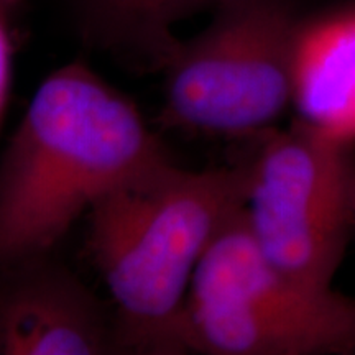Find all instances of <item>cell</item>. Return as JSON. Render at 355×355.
<instances>
[{
	"label": "cell",
	"mask_w": 355,
	"mask_h": 355,
	"mask_svg": "<svg viewBox=\"0 0 355 355\" xmlns=\"http://www.w3.org/2000/svg\"><path fill=\"white\" fill-rule=\"evenodd\" d=\"M352 148L298 119L260 133L243 163L248 234L275 268L314 290H331L352 241Z\"/></svg>",
	"instance_id": "cell-5"
},
{
	"label": "cell",
	"mask_w": 355,
	"mask_h": 355,
	"mask_svg": "<svg viewBox=\"0 0 355 355\" xmlns=\"http://www.w3.org/2000/svg\"><path fill=\"white\" fill-rule=\"evenodd\" d=\"M352 241H355V211H354V227H352Z\"/></svg>",
	"instance_id": "cell-12"
},
{
	"label": "cell",
	"mask_w": 355,
	"mask_h": 355,
	"mask_svg": "<svg viewBox=\"0 0 355 355\" xmlns=\"http://www.w3.org/2000/svg\"><path fill=\"white\" fill-rule=\"evenodd\" d=\"M163 69L162 121L212 137L260 135L293 104L301 21L286 0H219Z\"/></svg>",
	"instance_id": "cell-4"
},
{
	"label": "cell",
	"mask_w": 355,
	"mask_h": 355,
	"mask_svg": "<svg viewBox=\"0 0 355 355\" xmlns=\"http://www.w3.org/2000/svg\"><path fill=\"white\" fill-rule=\"evenodd\" d=\"M112 355H191L188 350L168 343H123L115 337Z\"/></svg>",
	"instance_id": "cell-10"
},
{
	"label": "cell",
	"mask_w": 355,
	"mask_h": 355,
	"mask_svg": "<svg viewBox=\"0 0 355 355\" xmlns=\"http://www.w3.org/2000/svg\"><path fill=\"white\" fill-rule=\"evenodd\" d=\"M170 163L128 97L83 63L56 69L0 162V268L46 257L102 199Z\"/></svg>",
	"instance_id": "cell-1"
},
{
	"label": "cell",
	"mask_w": 355,
	"mask_h": 355,
	"mask_svg": "<svg viewBox=\"0 0 355 355\" xmlns=\"http://www.w3.org/2000/svg\"><path fill=\"white\" fill-rule=\"evenodd\" d=\"M115 327L83 282L46 257L0 268V355H112Z\"/></svg>",
	"instance_id": "cell-6"
},
{
	"label": "cell",
	"mask_w": 355,
	"mask_h": 355,
	"mask_svg": "<svg viewBox=\"0 0 355 355\" xmlns=\"http://www.w3.org/2000/svg\"><path fill=\"white\" fill-rule=\"evenodd\" d=\"M2 10L3 7L0 6V123H2L3 110H6V102L8 87H10L12 74V46L6 24H3Z\"/></svg>",
	"instance_id": "cell-9"
},
{
	"label": "cell",
	"mask_w": 355,
	"mask_h": 355,
	"mask_svg": "<svg viewBox=\"0 0 355 355\" xmlns=\"http://www.w3.org/2000/svg\"><path fill=\"white\" fill-rule=\"evenodd\" d=\"M10 2H13V0H0V6L6 7V6H8V3H10Z\"/></svg>",
	"instance_id": "cell-11"
},
{
	"label": "cell",
	"mask_w": 355,
	"mask_h": 355,
	"mask_svg": "<svg viewBox=\"0 0 355 355\" xmlns=\"http://www.w3.org/2000/svg\"><path fill=\"white\" fill-rule=\"evenodd\" d=\"M347 355H355V352H350V354H347Z\"/></svg>",
	"instance_id": "cell-13"
},
{
	"label": "cell",
	"mask_w": 355,
	"mask_h": 355,
	"mask_svg": "<svg viewBox=\"0 0 355 355\" xmlns=\"http://www.w3.org/2000/svg\"><path fill=\"white\" fill-rule=\"evenodd\" d=\"M180 340L196 355H347L355 352V301L275 268L242 209L194 270Z\"/></svg>",
	"instance_id": "cell-3"
},
{
	"label": "cell",
	"mask_w": 355,
	"mask_h": 355,
	"mask_svg": "<svg viewBox=\"0 0 355 355\" xmlns=\"http://www.w3.org/2000/svg\"><path fill=\"white\" fill-rule=\"evenodd\" d=\"M293 105L300 121L355 144V7L300 25Z\"/></svg>",
	"instance_id": "cell-7"
},
{
	"label": "cell",
	"mask_w": 355,
	"mask_h": 355,
	"mask_svg": "<svg viewBox=\"0 0 355 355\" xmlns=\"http://www.w3.org/2000/svg\"><path fill=\"white\" fill-rule=\"evenodd\" d=\"M243 204V165L184 170L173 162L92 207L87 252L112 300L119 340L183 347L194 270Z\"/></svg>",
	"instance_id": "cell-2"
},
{
	"label": "cell",
	"mask_w": 355,
	"mask_h": 355,
	"mask_svg": "<svg viewBox=\"0 0 355 355\" xmlns=\"http://www.w3.org/2000/svg\"><path fill=\"white\" fill-rule=\"evenodd\" d=\"M91 35L110 55L141 71H162L180 48L173 28L219 0H84Z\"/></svg>",
	"instance_id": "cell-8"
}]
</instances>
